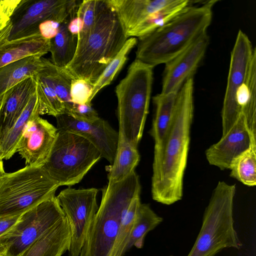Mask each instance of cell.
Returning a JSON list of instances; mask_svg holds the SVG:
<instances>
[{"instance_id": "obj_32", "label": "cell", "mask_w": 256, "mask_h": 256, "mask_svg": "<svg viewBox=\"0 0 256 256\" xmlns=\"http://www.w3.org/2000/svg\"><path fill=\"white\" fill-rule=\"evenodd\" d=\"M108 5L107 0H84L80 2L76 15L81 18L84 26L82 30L90 27Z\"/></svg>"}, {"instance_id": "obj_11", "label": "cell", "mask_w": 256, "mask_h": 256, "mask_svg": "<svg viewBox=\"0 0 256 256\" xmlns=\"http://www.w3.org/2000/svg\"><path fill=\"white\" fill-rule=\"evenodd\" d=\"M98 192L94 188L76 189L68 187L56 196L70 226V256L80 255L98 208Z\"/></svg>"}, {"instance_id": "obj_38", "label": "cell", "mask_w": 256, "mask_h": 256, "mask_svg": "<svg viewBox=\"0 0 256 256\" xmlns=\"http://www.w3.org/2000/svg\"><path fill=\"white\" fill-rule=\"evenodd\" d=\"M83 26V21L80 18L76 15L70 20L68 28L72 34L77 36L82 31Z\"/></svg>"}, {"instance_id": "obj_23", "label": "cell", "mask_w": 256, "mask_h": 256, "mask_svg": "<svg viewBox=\"0 0 256 256\" xmlns=\"http://www.w3.org/2000/svg\"><path fill=\"white\" fill-rule=\"evenodd\" d=\"M191 2L189 0H172L140 24L132 32L130 38H139L162 27L186 10L192 5Z\"/></svg>"}, {"instance_id": "obj_10", "label": "cell", "mask_w": 256, "mask_h": 256, "mask_svg": "<svg viewBox=\"0 0 256 256\" xmlns=\"http://www.w3.org/2000/svg\"><path fill=\"white\" fill-rule=\"evenodd\" d=\"M64 216L55 196L22 214L14 225L0 236V242L8 248L6 256H20Z\"/></svg>"}, {"instance_id": "obj_34", "label": "cell", "mask_w": 256, "mask_h": 256, "mask_svg": "<svg viewBox=\"0 0 256 256\" xmlns=\"http://www.w3.org/2000/svg\"><path fill=\"white\" fill-rule=\"evenodd\" d=\"M69 114L75 118L88 122L94 121L100 118L97 112L92 107L91 103L74 104Z\"/></svg>"}, {"instance_id": "obj_14", "label": "cell", "mask_w": 256, "mask_h": 256, "mask_svg": "<svg viewBox=\"0 0 256 256\" xmlns=\"http://www.w3.org/2000/svg\"><path fill=\"white\" fill-rule=\"evenodd\" d=\"M209 42L206 32L164 64L160 93H177L186 80L194 76L204 58Z\"/></svg>"}, {"instance_id": "obj_13", "label": "cell", "mask_w": 256, "mask_h": 256, "mask_svg": "<svg viewBox=\"0 0 256 256\" xmlns=\"http://www.w3.org/2000/svg\"><path fill=\"white\" fill-rule=\"evenodd\" d=\"M58 129L37 114L26 124L16 146V152L28 166H42L50 154Z\"/></svg>"}, {"instance_id": "obj_29", "label": "cell", "mask_w": 256, "mask_h": 256, "mask_svg": "<svg viewBox=\"0 0 256 256\" xmlns=\"http://www.w3.org/2000/svg\"><path fill=\"white\" fill-rule=\"evenodd\" d=\"M138 39L134 37H131L127 39L122 48L106 66L94 84L92 96L90 98V102L102 88L112 82L127 60L129 52L136 45Z\"/></svg>"}, {"instance_id": "obj_26", "label": "cell", "mask_w": 256, "mask_h": 256, "mask_svg": "<svg viewBox=\"0 0 256 256\" xmlns=\"http://www.w3.org/2000/svg\"><path fill=\"white\" fill-rule=\"evenodd\" d=\"M162 221L163 218L154 212L149 204L141 203L138 210L124 253L132 246L138 248H142L146 234Z\"/></svg>"}, {"instance_id": "obj_21", "label": "cell", "mask_w": 256, "mask_h": 256, "mask_svg": "<svg viewBox=\"0 0 256 256\" xmlns=\"http://www.w3.org/2000/svg\"><path fill=\"white\" fill-rule=\"evenodd\" d=\"M176 93L158 94L152 97L155 111L150 134L154 146L160 144L171 124L173 117Z\"/></svg>"}, {"instance_id": "obj_19", "label": "cell", "mask_w": 256, "mask_h": 256, "mask_svg": "<svg viewBox=\"0 0 256 256\" xmlns=\"http://www.w3.org/2000/svg\"><path fill=\"white\" fill-rule=\"evenodd\" d=\"M70 241V226L65 216L33 242L20 256H62L68 250Z\"/></svg>"}, {"instance_id": "obj_24", "label": "cell", "mask_w": 256, "mask_h": 256, "mask_svg": "<svg viewBox=\"0 0 256 256\" xmlns=\"http://www.w3.org/2000/svg\"><path fill=\"white\" fill-rule=\"evenodd\" d=\"M140 160L138 148L119 140L114 160L108 170V184L120 182L130 176Z\"/></svg>"}, {"instance_id": "obj_35", "label": "cell", "mask_w": 256, "mask_h": 256, "mask_svg": "<svg viewBox=\"0 0 256 256\" xmlns=\"http://www.w3.org/2000/svg\"><path fill=\"white\" fill-rule=\"evenodd\" d=\"M20 0H0V32L8 23Z\"/></svg>"}, {"instance_id": "obj_6", "label": "cell", "mask_w": 256, "mask_h": 256, "mask_svg": "<svg viewBox=\"0 0 256 256\" xmlns=\"http://www.w3.org/2000/svg\"><path fill=\"white\" fill-rule=\"evenodd\" d=\"M236 184L218 182L204 212L200 230L187 256H215L222 250L240 249L242 244L234 226Z\"/></svg>"}, {"instance_id": "obj_39", "label": "cell", "mask_w": 256, "mask_h": 256, "mask_svg": "<svg viewBox=\"0 0 256 256\" xmlns=\"http://www.w3.org/2000/svg\"><path fill=\"white\" fill-rule=\"evenodd\" d=\"M7 251L6 246L0 242V256H6Z\"/></svg>"}, {"instance_id": "obj_28", "label": "cell", "mask_w": 256, "mask_h": 256, "mask_svg": "<svg viewBox=\"0 0 256 256\" xmlns=\"http://www.w3.org/2000/svg\"><path fill=\"white\" fill-rule=\"evenodd\" d=\"M40 68L34 76L40 102V114H47L56 118L65 113V108L58 97L50 81Z\"/></svg>"}, {"instance_id": "obj_31", "label": "cell", "mask_w": 256, "mask_h": 256, "mask_svg": "<svg viewBox=\"0 0 256 256\" xmlns=\"http://www.w3.org/2000/svg\"><path fill=\"white\" fill-rule=\"evenodd\" d=\"M140 204V194L134 197L130 203L118 231L110 256L124 255V250L130 236L134 218Z\"/></svg>"}, {"instance_id": "obj_33", "label": "cell", "mask_w": 256, "mask_h": 256, "mask_svg": "<svg viewBox=\"0 0 256 256\" xmlns=\"http://www.w3.org/2000/svg\"><path fill=\"white\" fill-rule=\"evenodd\" d=\"M94 84L81 78H73L70 86L72 101L76 104L91 103L90 98L92 96Z\"/></svg>"}, {"instance_id": "obj_12", "label": "cell", "mask_w": 256, "mask_h": 256, "mask_svg": "<svg viewBox=\"0 0 256 256\" xmlns=\"http://www.w3.org/2000/svg\"><path fill=\"white\" fill-rule=\"evenodd\" d=\"M57 129L80 135L90 142L100 152L102 157L112 164L119 142L118 132L104 119L93 122L75 118L64 113L56 118Z\"/></svg>"}, {"instance_id": "obj_18", "label": "cell", "mask_w": 256, "mask_h": 256, "mask_svg": "<svg viewBox=\"0 0 256 256\" xmlns=\"http://www.w3.org/2000/svg\"><path fill=\"white\" fill-rule=\"evenodd\" d=\"M172 0H108L128 38L134 30L152 13Z\"/></svg>"}, {"instance_id": "obj_22", "label": "cell", "mask_w": 256, "mask_h": 256, "mask_svg": "<svg viewBox=\"0 0 256 256\" xmlns=\"http://www.w3.org/2000/svg\"><path fill=\"white\" fill-rule=\"evenodd\" d=\"M40 114V102L36 92L30 99L22 114L4 138L0 140V159H10L16 152V146L28 122Z\"/></svg>"}, {"instance_id": "obj_3", "label": "cell", "mask_w": 256, "mask_h": 256, "mask_svg": "<svg viewBox=\"0 0 256 256\" xmlns=\"http://www.w3.org/2000/svg\"><path fill=\"white\" fill-rule=\"evenodd\" d=\"M127 39L116 14L108 2L93 24L77 35L74 55L65 68L74 78L94 84Z\"/></svg>"}, {"instance_id": "obj_20", "label": "cell", "mask_w": 256, "mask_h": 256, "mask_svg": "<svg viewBox=\"0 0 256 256\" xmlns=\"http://www.w3.org/2000/svg\"><path fill=\"white\" fill-rule=\"evenodd\" d=\"M42 58L32 56L0 68V104L4 94L8 90L37 74L41 66Z\"/></svg>"}, {"instance_id": "obj_15", "label": "cell", "mask_w": 256, "mask_h": 256, "mask_svg": "<svg viewBox=\"0 0 256 256\" xmlns=\"http://www.w3.org/2000/svg\"><path fill=\"white\" fill-rule=\"evenodd\" d=\"M254 144H256V138L241 115L229 131L206 150V157L210 164L221 170H230L232 162Z\"/></svg>"}, {"instance_id": "obj_17", "label": "cell", "mask_w": 256, "mask_h": 256, "mask_svg": "<svg viewBox=\"0 0 256 256\" xmlns=\"http://www.w3.org/2000/svg\"><path fill=\"white\" fill-rule=\"evenodd\" d=\"M8 24L0 32V68L10 63L32 56H42L50 52V40L40 32L9 40Z\"/></svg>"}, {"instance_id": "obj_1", "label": "cell", "mask_w": 256, "mask_h": 256, "mask_svg": "<svg viewBox=\"0 0 256 256\" xmlns=\"http://www.w3.org/2000/svg\"><path fill=\"white\" fill-rule=\"evenodd\" d=\"M194 90L192 76L177 92L170 126L160 144L154 148L152 196L163 204H172L182 197L194 116Z\"/></svg>"}, {"instance_id": "obj_5", "label": "cell", "mask_w": 256, "mask_h": 256, "mask_svg": "<svg viewBox=\"0 0 256 256\" xmlns=\"http://www.w3.org/2000/svg\"><path fill=\"white\" fill-rule=\"evenodd\" d=\"M153 68L135 59L115 89L119 140L136 148L142 138L148 113Z\"/></svg>"}, {"instance_id": "obj_30", "label": "cell", "mask_w": 256, "mask_h": 256, "mask_svg": "<svg viewBox=\"0 0 256 256\" xmlns=\"http://www.w3.org/2000/svg\"><path fill=\"white\" fill-rule=\"evenodd\" d=\"M230 176L248 186L256 185V144L237 157L232 163Z\"/></svg>"}, {"instance_id": "obj_27", "label": "cell", "mask_w": 256, "mask_h": 256, "mask_svg": "<svg viewBox=\"0 0 256 256\" xmlns=\"http://www.w3.org/2000/svg\"><path fill=\"white\" fill-rule=\"evenodd\" d=\"M70 21L62 23L56 35L50 40V61L54 65L66 68L72 60L77 46V36L68 30Z\"/></svg>"}, {"instance_id": "obj_7", "label": "cell", "mask_w": 256, "mask_h": 256, "mask_svg": "<svg viewBox=\"0 0 256 256\" xmlns=\"http://www.w3.org/2000/svg\"><path fill=\"white\" fill-rule=\"evenodd\" d=\"M59 186L42 166L4 172L0 178V216L21 215L54 196Z\"/></svg>"}, {"instance_id": "obj_4", "label": "cell", "mask_w": 256, "mask_h": 256, "mask_svg": "<svg viewBox=\"0 0 256 256\" xmlns=\"http://www.w3.org/2000/svg\"><path fill=\"white\" fill-rule=\"evenodd\" d=\"M140 190L135 171L124 180L102 189L100 205L80 256H110L129 205L140 194Z\"/></svg>"}, {"instance_id": "obj_25", "label": "cell", "mask_w": 256, "mask_h": 256, "mask_svg": "<svg viewBox=\"0 0 256 256\" xmlns=\"http://www.w3.org/2000/svg\"><path fill=\"white\" fill-rule=\"evenodd\" d=\"M40 71L48 78L60 100L64 104L65 113L69 114L74 104L70 96V86L74 78L65 68L53 64L50 60L42 58Z\"/></svg>"}, {"instance_id": "obj_40", "label": "cell", "mask_w": 256, "mask_h": 256, "mask_svg": "<svg viewBox=\"0 0 256 256\" xmlns=\"http://www.w3.org/2000/svg\"><path fill=\"white\" fill-rule=\"evenodd\" d=\"M4 172H5L4 169L2 160L0 159V178Z\"/></svg>"}, {"instance_id": "obj_36", "label": "cell", "mask_w": 256, "mask_h": 256, "mask_svg": "<svg viewBox=\"0 0 256 256\" xmlns=\"http://www.w3.org/2000/svg\"><path fill=\"white\" fill-rule=\"evenodd\" d=\"M60 24L53 20H47L40 25L38 30L44 38L51 40L58 34Z\"/></svg>"}, {"instance_id": "obj_9", "label": "cell", "mask_w": 256, "mask_h": 256, "mask_svg": "<svg viewBox=\"0 0 256 256\" xmlns=\"http://www.w3.org/2000/svg\"><path fill=\"white\" fill-rule=\"evenodd\" d=\"M81 1L76 0H20L10 21L8 40H12L40 32L47 20L62 24L76 16Z\"/></svg>"}, {"instance_id": "obj_8", "label": "cell", "mask_w": 256, "mask_h": 256, "mask_svg": "<svg viewBox=\"0 0 256 256\" xmlns=\"http://www.w3.org/2000/svg\"><path fill=\"white\" fill-rule=\"evenodd\" d=\"M102 158L98 150L85 138L58 130L42 167L60 186H72L79 183Z\"/></svg>"}, {"instance_id": "obj_37", "label": "cell", "mask_w": 256, "mask_h": 256, "mask_svg": "<svg viewBox=\"0 0 256 256\" xmlns=\"http://www.w3.org/2000/svg\"><path fill=\"white\" fill-rule=\"evenodd\" d=\"M20 216H0V236L6 232L14 225Z\"/></svg>"}, {"instance_id": "obj_2", "label": "cell", "mask_w": 256, "mask_h": 256, "mask_svg": "<svg viewBox=\"0 0 256 256\" xmlns=\"http://www.w3.org/2000/svg\"><path fill=\"white\" fill-rule=\"evenodd\" d=\"M216 2L191 5L162 27L138 38L136 60L154 68L175 57L207 32Z\"/></svg>"}, {"instance_id": "obj_16", "label": "cell", "mask_w": 256, "mask_h": 256, "mask_svg": "<svg viewBox=\"0 0 256 256\" xmlns=\"http://www.w3.org/2000/svg\"><path fill=\"white\" fill-rule=\"evenodd\" d=\"M36 91L34 76L18 84L4 94L0 104V140L12 128Z\"/></svg>"}]
</instances>
